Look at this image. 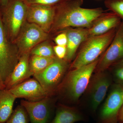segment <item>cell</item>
Segmentation results:
<instances>
[{
  "mask_svg": "<svg viewBox=\"0 0 123 123\" xmlns=\"http://www.w3.org/2000/svg\"></svg>",
  "mask_w": 123,
  "mask_h": 123,
  "instance_id": "obj_32",
  "label": "cell"
},
{
  "mask_svg": "<svg viewBox=\"0 0 123 123\" xmlns=\"http://www.w3.org/2000/svg\"><path fill=\"white\" fill-rule=\"evenodd\" d=\"M52 97L36 101L22 99L21 105L26 110L31 123H48L53 113Z\"/></svg>",
  "mask_w": 123,
  "mask_h": 123,
  "instance_id": "obj_11",
  "label": "cell"
},
{
  "mask_svg": "<svg viewBox=\"0 0 123 123\" xmlns=\"http://www.w3.org/2000/svg\"><path fill=\"white\" fill-rule=\"evenodd\" d=\"M85 119L83 114L76 108L60 105L57 108L55 118L50 123H75Z\"/></svg>",
  "mask_w": 123,
  "mask_h": 123,
  "instance_id": "obj_17",
  "label": "cell"
},
{
  "mask_svg": "<svg viewBox=\"0 0 123 123\" xmlns=\"http://www.w3.org/2000/svg\"><path fill=\"white\" fill-rule=\"evenodd\" d=\"M49 38L50 34L36 24L26 21L14 43L17 46L20 56L24 53H30L35 47Z\"/></svg>",
  "mask_w": 123,
  "mask_h": 123,
  "instance_id": "obj_7",
  "label": "cell"
},
{
  "mask_svg": "<svg viewBox=\"0 0 123 123\" xmlns=\"http://www.w3.org/2000/svg\"><path fill=\"white\" fill-rule=\"evenodd\" d=\"M121 22L120 18L115 13L105 12L98 18L90 27L86 28L88 38L106 34L118 27Z\"/></svg>",
  "mask_w": 123,
  "mask_h": 123,
  "instance_id": "obj_15",
  "label": "cell"
},
{
  "mask_svg": "<svg viewBox=\"0 0 123 123\" xmlns=\"http://www.w3.org/2000/svg\"><path fill=\"white\" fill-rule=\"evenodd\" d=\"M6 89L4 82L3 81L2 78L0 75V90Z\"/></svg>",
  "mask_w": 123,
  "mask_h": 123,
  "instance_id": "obj_28",
  "label": "cell"
},
{
  "mask_svg": "<svg viewBox=\"0 0 123 123\" xmlns=\"http://www.w3.org/2000/svg\"><path fill=\"white\" fill-rule=\"evenodd\" d=\"M55 11V6L37 4L28 5L27 21L36 24L49 34L54 21Z\"/></svg>",
  "mask_w": 123,
  "mask_h": 123,
  "instance_id": "obj_12",
  "label": "cell"
},
{
  "mask_svg": "<svg viewBox=\"0 0 123 123\" xmlns=\"http://www.w3.org/2000/svg\"><path fill=\"white\" fill-rule=\"evenodd\" d=\"M83 0H68L55 6L50 34H57L68 27L88 28L105 12L102 8H82Z\"/></svg>",
  "mask_w": 123,
  "mask_h": 123,
  "instance_id": "obj_1",
  "label": "cell"
},
{
  "mask_svg": "<svg viewBox=\"0 0 123 123\" xmlns=\"http://www.w3.org/2000/svg\"><path fill=\"white\" fill-rule=\"evenodd\" d=\"M61 31L65 33L68 38L67 52L64 60L70 63L75 57L80 46L88 38L87 29L68 27Z\"/></svg>",
  "mask_w": 123,
  "mask_h": 123,
  "instance_id": "obj_16",
  "label": "cell"
},
{
  "mask_svg": "<svg viewBox=\"0 0 123 123\" xmlns=\"http://www.w3.org/2000/svg\"><path fill=\"white\" fill-rule=\"evenodd\" d=\"M112 78L115 83L123 86V66L111 67Z\"/></svg>",
  "mask_w": 123,
  "mask_h": 123,
  "instance_id": "obj_24",
  "label": "cell"
},
{
  "mask_svg": "<svg viewBox=\"0 0 123 123\" xmlns=\"http://www.w3.org/2000/svg\"></svg>",
  "mask_w": 123,
  "mask_h": 123,
  "instance_id": "obj_31",
  "label": "cell"
},
{
  "mask_svg": "<svg viewBox=\"0 0 123 123\" xmlns=\"http://www.w3.org/2000/svg\"><path fill=\"white\" fill-rule=\"evenodd\" d=\"M53 46L48 41V40L40 43L31 50V55H36L43 57H55Z\"/></svg>",
  "mask_w": 123,
  "mask_h": 123,
  "instance_id": "obj_20",
  "label": "cell"
},
{
  "mask_svg": "<svg viewBox=\"0 0 123 123\" xmlns=\"http://www.w3.org/2000/svg\"><path fill=\"white\" fill-rule=\"evenodd\" d=\"M99 58L91 63L70 69L59 87L57 92L72 102L78 101L86 90Z\"/></svg>",
  "mask_w": 123,
  "mask_h": 123,
  "instance_id": "obj_2",
  "label": "cell"
},
{
  "mask_svg": "<svg viewBox=\"0 0 123 123\" xmlns=\"http://www.w3.org/2000/svg\"><path fill=\"white\" fill-rule=\"evenodd\" d=\"M106 8L120 18L123 23V0H105Z\"/></svg>",
  "mask_w": 123,
  "mask_h": 123,
  "instance_id": "obj_22",
  "label": "cell"
},
{
  "mask_svg": "<svg viewBox=\"0 0 123 123\" xmlns=\"http://www.w3.org/2000/svg\"><path fill=\"white\" fill-rule=\"evenodd\" d=\"M54 41L56 45L66 47L68 38L66 34L63 31L58 33L54 38Z\"/></svg>",
  "mask_w": 123,
  "mask_h": 123,
  "instance_id": "obj_25",
  "label": "cell"
},
{
  "mask_svg": "<svg viewBox=\"0 0 123 123\" xmlns=\"http://www.w3.org/2000/svg\"><path fill=\"white\" fill-rule=\"evenodd\" d=\"M27 7L23 0H9L5 7L1 8L6 33L10 41L13 43L26 22Z\"/></svg>",
  "mask_w": 123,
  "mask_h": 123,
  "instance_id": "obj_4",
  "label": "cell"
},
{
  "mask_svg": "<svg viewBox=\"0 0 123 123\" xmlns=\"http://www.w3.org/2000/svg\"><path fill=\"white\" fill-rule=\"evenodd\" d=\"M53 48L55 55L57 58L60 59H64L67 52L66 46L56 45L53 46Z\"/></svg>",
  "mask_w": 123,
  "mask_h": 123,
  "instance_id": "obj_26",
  "label": "cell"
},
{
  "mask_svg": "<svg viewBox=\"0 0 123 123\" xmlns=\"http://www.w3.org/2000/svg\"><path fill=\"white\" fill-rule=\"evenodd\" d=\"M68 0H23L27 5H41L56 6Z\"/></svg>",
  "mask_w": 123,
  "mask_h": 123,
  "instance_id": "obj_23",
  "label": "cell"
},
{
  "mask_svg": "<svg viewBox=\"0 0 123 123\" xmlns=\"http://www.w3.org/2000/svg\"><path fill=\"white\" fill-rule=\"evenodd\" d=\"M16 98L30 101H39L50 96L36 79L29 78L8 90Z\"/></svg>",
  "mask_w": 123,
  "mask_h": 123,
  "instance_id": "obj_13",
  "label": "cell"
},
{
  "mask_svg": "<svg viewBox=\"0 0 123 123\" xmlns=\"http://www.w3.org/2000/svg\"><path fill=\"white\" fill-rule=\"evenodd\" d=\"M112 80V76L107 70L95 73L92 75L86 90L88 89L93 111H97L105 98Z\"/></svg>",
  "mask_w": 123,
  "mask_h": 123,
  "instance_id": "obj_10",
  "label": "cell"
},
{
  "mask_svg": "<svg viewBox=\"0 0 123 123\" xmlns=\"http://www.w3.org/2000/svg\"><path fill=\"white\" fill-rule=\"evenodd\" d=\"M123 58V23L117 28L112 42L99 57L95 72L107 70Z\"/></svg>",
  "mask_w": 123,
  "mask_h": 123,
  "instance_id": "obj_9",
  "label": "cell"
},
{
  "mask_svg": "<svg viewBox=\"0 0 123 123\" xmlns=\"http://www.w3.org/2000/svg\"><path fill=\"white\" fill-rule=\"evenodd\" d=\"M56 57V56L47 57L30 55L29 59L30 69L34 75L40 72L51 64Z\"/></svg>",
  "mask_w": 123,
  "mask_h": 123,
  "instance_id": "obj_19",
  "label": "cell"
},
{
  "mask_svg": "<svg viewBox=\"0 0 123 123\" xmlns=\"http://www.w3.org/2000/svg\"><path fill=\"white\" fill-rule=\"evenodd\" d=\"M111 88L99 111V123H118L119 112L123 105V86L114 83Z\"/></svg>",
  "mask_w": 123,
  "mask_h": 123,
  "instance_id": "obj_8",
  "label": "cell"
},
{
  "mask_svg": "<svg viewBox=\"0 0 123 123\" xmlns=\"http://www.w3.org/2000/svg\"><path fill=\"white\" fill-rule=\"evenodd\" d=\"M20 56L17 46L10 41L6 33L0 8V75L4 83L18 63Z\"/></svg>",
  "mask_w": 123,
  "mask_h": 123,
  "instance_id": "obj_6",
  "label": "cell"
},
{
  "mask_svg": "<svg viewBox=\"0 0 123 123\" xmlns=\"http://www.w3.org/2000/svg\"><path fill=\"white\" fill-rule=\"evenodd\" d=\"M30 56V53H24L20 56L18 63L5 82L6 89H10L33 76L34 74L29 66Z\"/></svg>",
  "mask_w": 123,
  "mask_h": 123,
  "instance_id": "obj_14",
  "label": "cell"
},
{
  "mask_svg": "<svg viewBox=\"0 0 123 123\" xmlns=\"http://www.w3.org/2000/svg\"><path fill=\"white\" fill-rule=\"evenodd\" d=\"M118 27L104 34L90 37L85 40L80 46L78 53L70 64L69 70L87 65L98 59L112 42Z\"/></svg>",
  "mask_w": 123,
  "mask_h": 123,
  "instance_id": "obj_3",
  "label": "cell"
},
{
  "mask_svg": "<svg viewBox=\"0 0 123 123\" xmlns=\"http://www.w3.org/2000/svg\"><path fill=\"white\" fill-rule=\"evenodd\" d=\"M70 63L56 57L54 61L42 72L34 74V78L41 84L50 96L57 93L69 69Z\"/></svg>",
  "mask_w": 123,
  "mask_h": 123,
  "instance_id": "obj_5",
  "label": "cell"
},
{
  "mask_svg": "<svg viewBox=\"0 0 123 123\" xmlns=\"http://www.w3.org/2000/svg\"><path fill=\"white\" fill-rule=\"evenodd\" d=\"M9 0H0V4L1 8L5 7Z\"/></svg>",
  "mask_w": 123,
  "mask_h": 123,
  "instance_id": "obj_30",
  "label": "cell"
},
{
  "mask_svg": "<svg viewBox=\"0 0 123 123\" xmlns=\"http://www.w3.org/2000/svg\"><path fill=\"white\" fill-rule=\"evenodd\" d=\"M16 99L8 90H0V123H6L11 116Z\"/></svg>",
  "mask_w": 123,
  "mask_h": 123,
  "instance_id": "obj_18",
  "label": "cell"
},
{
  "mask_svg": "<svg viewBox=\"0 0 123 123\" xmlns=\"http://www.w3.org/2000/svg\"><path fill=\"white\" fill-rule=\"evenodd\" d=\"M30 121L26 110L20 104L13 110L6 123H29Z\"/></svg>",
  "mask_w": 123,
  "mask_h": 123,
  "instance_id": "obj_21",
  "label": "cell"
},
{
  "mask_svg": "<svg viewBox=\"0 0 123 123\" xmlns=\"http://www.w3.org/2000/svg\"><path fill=\"white\" fill-rule=\"evenodd\" d=\"M118 123H123V105L119 112Z\"/></svg>",
  "mask_w": 123,
  "mask_h": 123,
  "instance_id": "obj_27",
  "label": "cell"
},
{
  "mask_svg": "<svg viewBox=\"0 0 123 123\" xmlns=\"http://www.w3.org/2000/svg\"><path fill=\"white\" fill-rule=\"evenodd\" d=\"M121 66H123V58L122 59L119 61L118 62H116V63L113 64L111 67Z\"/></svg>",
  "mask_w": 123,
  "mask_h": 123,
  "instance_id": "obj_29",
  "label": "cell"
}]
</instances>
